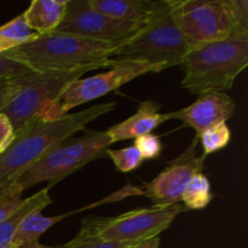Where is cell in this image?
I'll use <instances>...</instances> for the list:
<instances>
[{
  "instance_id": "6da1fadb",
  "label": "cell",
  "mask_w": 248,
  "mask_h": 248,
  "mask_svg": "<svg viewBox=\"0 0 248 248\" xmlns=\"http://www.w3.org/2000/svg\"><path fill=\"white\" fill-rule=\"evenodd\" d=\"M114 102L97 104L56 120L34 118L15 132L9 147L0 154V186L17 181L51 149L82 131L99 116L111 111Z\"/></svg>"
},
{
  "instance_id": "7a4b0ae2",
  "label": "cell",
  "mask_w": 248,
  "mask_h": 248,
  "mask_svg": "<svg viewBox=\"0 0 248 248\" xmlns=\"http://www.w3.org/2000/svg\"><path fill=\"white\" fill-rule=\"evenodd\" d=\"M125 43H104L74 34L52 33L38 35L15 50L5 52L14 60L28 65L34 72L111 68L113 55Z\"/></svg>"
},
{
  "instance_id": "3957f363",
  "label": "cell",
  "mask_w": 248,
  "mask_h": 248,
  "mask_svg": "<svg viewBox=\"0 0 248 248\" xmlns=\"http://www.w3.org/2000/svg\"><path fill=\"white\" fill-rule=\"evenodd\" d=\"M190 50L228 39H248L247 0H170Z\"/></svg>"
},
{
  "instance_id": "277c9868",
  "label": "cell",
  "mask_w": 248,
  "mask_h": 248,
  "mask_svg": "<svg viewBox=\"0 0 248 248\" xmlns=\"http://www.w3.org/2000/svg\"><path fill=\"white\" fill-rule=\"evenodd\" d=\"M248 64V39H228L189 51L182 67L183 89L191 94L222 92L232 87Z\"/></svg>"
},
{
  "instance_id": "5b68a950",
  "label": "cell",
  "mask_w": 248,
  "mask_h": 248,
  "mask_svg": "<svg viewBox=\"0 0 248 248\" xmlns=\"http://www.w3.org/2000/svg\"><path fill=\"white\" fill-rule=\"evenodd\" d=\"M189 51L190 46L172 16L170 0H156L142 28L113 57L160 64L167 69L182 65Z\"/></svg>"
},
{
  "instance_id": "8992f818",
  "label": "cell",
  "mask_w": 248,
  "mask_h": 248,
  "mask_svg": "<svg viewBox=\"0 0 248 248\" xmlns=\"http://www.w3.org/2000/svg\"><path fill=\"white\" fill-rule=\"evenodd\" d=\"M110 144L113 143L106 131H87L79 138H68L15 182L21 184L24 191L43 182H48L50 189L89 162L107 156L106 152Z\"/></svg>"
},
{
  "instance_id": "52a82bcc",
  "label": "cell",
  "mask_w": 248,
  "mask_h": 248,
  "mask_svg": "<svg viewBox=\"0 0 248 248\" xmlns=\"http://www.w3.org/2000/svg\"><path fill=\"white\" fill-rule=\"evenodd\" d=\"M113 60L114 64L108 72L90 78H80L69 82L52 102L41 109L36 118L44 120L63 118L75 107L106 96L140 75L160 73L166 69L164 65L150 64L140 61Z\"/></svg>"
},
{
  "instance_id": "ba28073f",
  "label": "cell",
  "mask_w": 248,
  "mask_h": 248,
  "mask_svg": "<svg viewBox=\"0 0 248 248\" xmlns=\"http://www.w3.org/2000/svg\"><path fill=\"white\" fill-rule=\"evenodd\" d=\"M183 211L186 207L178 202L170 206L154 205L149 208H138L118 217L90 216L82 220L80 232L107 241L140 242L159 236Z\"/></svg>"
},
{
  "instance_id": "9c48e42d",
  "label": "cell",
  "mask_w": 248,
  "mask_h": 248,
  "mask_svg": "<svg viewBox=\"0 0 248 248\" xmlns=\"http://www.w3.org/2000/svg\"><path fill=\"white\" fill-rule=\"evenodd\" d=\"M90 68L55 72H34L29 75L26 86L1 111L11 123L15 132L36 118L41 109L52 102L73 80L80 79Z\"/></svg>"
},
{
  "instance_id": "30bf717a",
  "label": "cell",
  "mask_w": 248,
  "mask_h": 248,
  "mask_svg": "<svg viewBox=\"0 0 248 248\" xmlns=\"http://www.w3.org/2000/svg\"><path fill=\"white\" fill-rule=\"evenodd\" d=\"M142 26L104 16L92 9L89 0H68L64 17L55 31L104 43H126Z\"/></svg>"
},
{
  "instance_id": "8fae6325",
  "label": "cell",
  "mask_w": 248,
  "mask_h": 248,
  "mask_svg": "<svg viewBox=\"0 0 248 248\" xmlns=\"http://www.w3.org/2000/svg\"><path fill=\"white\" fill-rule=\"evenodd\" d=\"M199 140V136H195L186 152L170 161L152 182L145 183L144 195L152 199L155 205L170 206L181 202L186 184L195 174L201 173L206 156L203 154L199 156L196 153Z\"/></svg>"
},
{
  "instance_id": "7c38bea8",
  "label": "cell",
  "mask_w": 248,
  "mask_h": 248,
  "mask_svg": "<svg viewBox=\"0 0 248 248\" xmlns=\"http://www.w3.org/2000/svg\"><path fill=\"white\" fill-rule=\"evenodd\" d=\"M235 113V102L224 92L210 91L199 94L190 106L166 114L167 120L177 119L186 127H191L200 136L207 128L220 123H227Z\"/></svg>"
},
{
  "instance_id": "4fadbf2b",
  "label": "cell",
  "mask_w": 248,
  "mask_h": 248,
  "mask_svg": "<svg viewBox=\"0 0 248 248\" xmlns=\"http://www.w3.org/2000/svg\"><path fill=\"white\" fill-rule=\"evenodd\" d=\"M159 109L160 106L154 101L142 102L132 116L106 131L111 143L136 140L140 136L153 133L155 128L167 121L166 114L159 113Z\"/></svg>"
},
{
  "instance_id": "5bb4252c",
  "label": "cell",
  "mask_w": 248,
  "mask_h": 248,
  "mask_svg": "<svg viewBox=\"0 0 248 248\" xmlns=\"http://www.w3.org/2000/svg\"><path fill=\"white\" fill-rule=\"evenodd\" d=\"M68 0H33L23 12L27 26L38 35L52 33L64 17Z\"/></svg>"
},
{
  "instance_id": "9a60e30c",
  "label": "cell",
  "mask_w": 248,
  "mask_h": 248,
  "mask_svg": "<svg viewBox=\"0 0 248 248\" xmlns=\"http://www.w3.org/2000/svg\"><path fill=\"white\" fill-rule=\"evenodd\" d=\"M92 9L116 21L144 24L152 12V0H89Z\"/></svg>"
},
{
  "instance_id": "2e32d148",
  "label": "cell",
  "mask_w": 248,
  "mask_h": 248,
  "mask_svg": "<svg viewBox=\"0 0 248 248\" xmlns=\"http://www.w3.org/2000/svg\"><path fill=\"white\" fill-rule=\"evenodd\" d=\"M48 190H50V189L46 186L45 189L38 191V193L34 194V195L29 196V198L27 199H23L21 206L17 208L16 212H15L9 219L0 223V248L12 247V241H14V236L15 232H16L17 227H18L19 222H21L28 213L36 210L43 211L44 208H46L51 202H52L50 195H48Z\"/></svg>"
},
{
  "instance_id": "e0dca14e",
  "label": "cell",
  "mask_w": 248,
  "mask_h": 248,
  "mask_svg": "<svg viewBox=\"0 0 248 248\" xmlns=\"http://www.w3.org/2000/svg\"><path fill=\"white\" fill-rule=\"evenodd\" d=\"M69 215H73V212L68 213V215L55 216V217L43 216L41 215V211L39 210L28 213L19 222L18 227H17L14 236V241H12V246H18V245L28 244V242L39 241L41 235L45 234L51 227L60 223L61 220L67 218Z\"/></svg>"
},
{
  "instance_id": "ac0fdd59",
  "label": "cell",
  "mask_w": 248,
  "mask_h": 248,
  "mask_svg": "<svg viewBox=\"0 0 248 248\" xmlns=\"http://www.w3.org/2000/svg\"><path fill=\"white\" fill-rule=\"evenodd\" d=\"M38 38V34L27 26L23 15H18L0 26V53L9 52Z\"/></svg>"
},
{
  "instance_id": "d6986e66",
  "label": "cell",
  "mask_w": 248,
  "mask_h": 248,
  "mask_svg": "<svg viewBox=\"0 0 248 248\" xmlns=\"http://www.w3.org/2000/svg\"><path fill=\"white\" fill-rule=\"evenodd\" d=\"M212 200L211 183L206 176L198 173L190 179L182 194L181 201L186 210H201Z\"/></svg>"
},
{
  "instance_id": "ffe728a7",
  "label": "cell",
  "mask_w": 248,
  "mask_h": 248,
  "mask_svg": "<svg viewBox=\"0 0 248 248\" xmlns=\"http://www.w3.org/2000/svg\"><path fill=\"white\" fill-rule=\"evenodd\" d=\"M203 149V155L213 154L227 147L232 140V131L227 123H220L207 128L199 136Z\"/></svg>"
},
{
  "instance_id": "44dd1931",
  "label": "cell",
  "mask_w": 248,
  "mask_h": 248,
  "mask_svg": "<svg viewBox=\"0 0 248 248\" xmlns=\"http://www.w3.org/2000/svg\"><path fill=\"white\" fill-rule=\"evenodd\" d=\"M23 188L17 182H11L0 186V223L9 219L16 212L23 201Z\"/></svg>"
},
{
  "instance_id": "7402d4cb",
  "label": "cell",
  "mask_w": 248,
  "mask_h": 248,
  "mask_svg": "<svg viewBox=\"0 0 248 248\" xmlns=\"http://www.w3.org/2000/svg\"><path fill=\"white\" fill-rule=\"evenodd\" d=\"M106 155L110 157L111 161L115 165L116 170L120 172H124V173L135 171L144 161L135 145H130V147L116 150L107 149Z\"/></svg>"
},
{
  "instance_id": "603a6c76",
  "label": "cell",
  "mask_w": 248,
  "mask_h": 248,
  "mask_svg": "<svg viewBox=\"0 0 248 248\" xmlns=\"http://www.w3.org/2000/svg\"><path fill=\"white\" fill-rule=\"evenodd\" d=\"M138 242H118V241H107L94 235L85 234L79 232V234L60 248H131Z\"/></svg>"
},
{
  "instance_id": "cb8c5ba5",
  "label": "cell",
  "mask_w": 248,
  "mask_h": 248,
  "mask_svg": "<svg viewBox=\"0 0 248 248\" xmlns=\"http://www.w3.org/2000/svg\"><path fill=\"white\" fill-rule=\"evenodd\" d=\"M31 74L22 75V77L12 78V79L1 80L0 81V113L9 106L10 102L26 86Z\"/></svg>"
},
{
  "instance_id": "d4e9b609",
  "label": "cell",
  "mask_w": 248,
  "mask_h": 248,
  "mask_svg": "<svg viewBox=\"0 0 248 248\" xmlns=\"http://www.w3.org/2000/svg\"><path fill=\"white\" fill-rule=\"evenodd\" d=\"M135 147L140 152L143 160L156 159L160 156L162 150V143L159 136L154 133L140 136L135 140Z\"/></svg>"
},
{
  "instance_id": "484cf974",
  "label": "cell",
  "mask_w": 248,
  "mask_h": 248,
  "mask_svg": "<svg viewBox=\"0 0 248 248\" xmlns=\"http://www.w3.org/2000/svg\"><path fill=\"white\" fill-rule=\"evenodd\" d=\"M33 72L34 70L28 65L14 60L7 53H0V81L31 74Z\"/></svg>"
},
{
  "instance_id": "4316f807",
  "label": "cell",
  "mask_w": 248,
  "mask_h": 248,
  "mask_svg": "<svg viewBox=\"0 0 248 248\" xmlns=\"http://www.w3.org/2000/svg\"><path fill=\"white\" fill-rule=\"evenodd\" d=\"M14 137L15 130L12 127L11 123L7 119V116L0 113V154H2L6 150V148L12 142Z\"/></svg>"
},
{
  "instance_id": "83f0119b",
  "label": "cell",
  "mask_w": 248,
  "mask_h": 248,
  "mask_svg": "<svg viewBox=\"0 0 248 248\" xmlns=\"http://www.w3.org/2000/svg\"><path fill=\"white\" fill-rule=\"evenodd\" d=\"M159 245H160V237L155 236V237H152V239L143 240V241L138 242V244H136L135 246H132L131 248H159Z\"/></svg>"
},
{
  "instance_id": "f1b7e54d",
  "label": "cell",
  "mask_w": 248,
  "mask_h": 248,
  "mask_svg": "<svg viewBox=\"0 0 248 248\" xmlns=\"http://www.w3.org/2000/svg\"><path fill=\"white\" fill-rule=\"evenodd\" d=\"M11 248H60V247H51V246H45V245H41L40 242H28V244L18 245V246H12Z\"/></svg>"
}]
</instances>
